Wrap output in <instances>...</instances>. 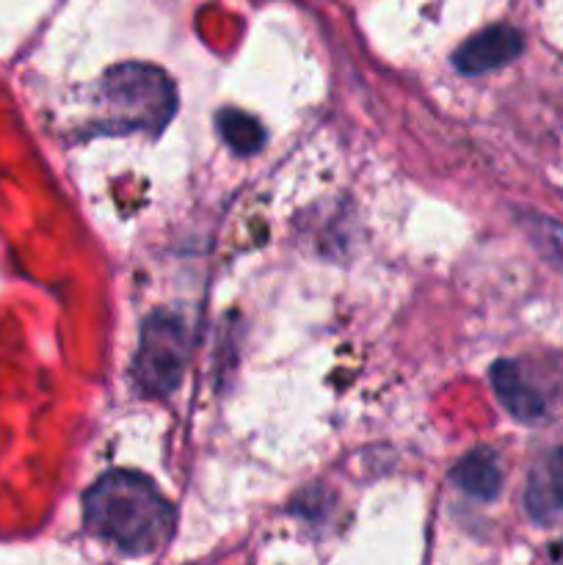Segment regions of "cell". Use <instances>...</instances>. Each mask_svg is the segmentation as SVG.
<instances>
[{
    "label": "cell",
    "instance_id": "6da1fadb",
    "mask_svg": "<svg viewBox=\"0 0 563 565\" xmlns=\"http://www.w3.org/2000/svg\"><path fill=\"white\" fill-rule=\"evenodd\" d=\"M83 519L121 555H152L174 535V508L160 494L155 480L138 472H108L83 497Z\"/></svg>",
    "mask_w": 563,
    "mask_h": 565
},
{
    "label": "cell",
    "instance_id": "7a4b0ae2",
    "mask_svg": "<svg viewBox=\"0 0 563 565\" xmlns=\"http://www.w3.org/2000/svg\"><path fill=\"white\" fill-rule=\"evenodd\" d=\"M103 125L108 132L163 130L174 116V83L149 64H119L99 81Z\"/></svg>",
    "mask_w": 563,
    "mask_h": 565
},
{
    "label": "cell",
    "instance_id": "3957f363",
    "mask_svg": "<svg viewBox=\"0 0 563 565\" xmlns=\"http://www.w3.org/2000/svg\"><path fill=\"white\" fill-rule=\"evenodd\" d=\"M188 362V331L174 312L158 309L141 329L136 381L147 395L163 397L180 386Z\"/></svg>",
    "mask_w": 563,
    "mask_h": 565
},
{
    "label": "cell",
    "instance_id": "277c9868",
    "mask_svg": "<svg viewBox=\"0 0 563 565\" xmlns=\"http://www.w3.org/2000/svg\"><path fill=\"white\" fill-rule=\"evenodd\" d=\"M491 386L508 414L519 423H539L550 414L552 395L522 362H511V359L497 362L491 367Z\"/></svg>",
    "mask_w": 563,
    "mask_h": 565
},
{
    "label": "cell",
    "instance_id": "5b68a950",
    "mask_svg": "<svg viewBox=\"0 0 563 565\" xmlns=\"http://www.w3.org/2000/svg\"><path fill=\"white\" fill-rule=\"evenodd\" d=\"M524 511L539 527L563 524V447L544 452L524 483Z\"/></svg>",
    "mask_w": 563,
    "mask_h": 565
},
{
    "label": "cell",
    "instance_id": "8992f818",
    "mask_svg": "<svg viewBox=\"0 0 563 565\" xmlns=\"http://www.w3.org/2000/svg\"><path fill=\"white\" fill-rule=\"evenodd\" d=\"M524 47V39L511 25H491L469 36L453 55V64L464 75H486L511 64Z\"/></svg>",
    "mask_w": 563,
    "mask_h": 565
},
{
    "label": "cell",
    "instance_id": "52a82bcc",
    "mask_svg": "<svg viewBox=\"0 0 563 565\" xmlns=\"http://www.w3.org/2000/svg\"><path fill=\"white\" fill-rule=\"evenodd\" d=\"M453 483L461 491H467L469 497H475V500H497V494L502 489V472L495 452L486 450V447L467 452L456 463V469H453Z\"/></svg>",
    "mask_w": 563,
    "mask_h": 565
},
{
    "label": "cell",
    "instance_id": "ba28073f",
    "mask_svg": "<svg viewBox=\"0 0 563 565\" xmlns=\"http://www.w3.org/2000/svg\"><path fill=\"white\" fill-rule=\"evenodd\" d=\"M215 127H219L221 138L235 149L237 154H252L263 147L265 130L254 116H248L246 110L237 108H224L215 116Z\"/></svg>",
    "mask_w": 563,
    "mask_h": 565
},
{
    "label": "cell",
    "instance_id": "9c48e42d",
    "mask_svg": "<svg viewBox=\"0 0 563 565\" xmlns=\"http://www.w3.org/2000/svg\"><path fill=\"white\" fill-rule=\"evenodd\" d=\"M522 224L535 248L563 270V226H557L550 218H541V215H524Z\"/></svg>",
    "mask_w": 563,
    "mask_h": 565
}]
</instances>
